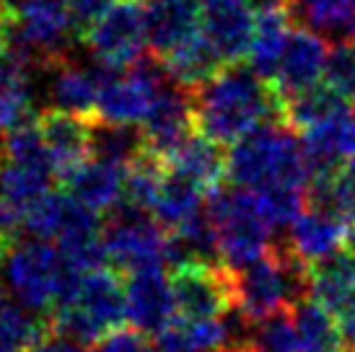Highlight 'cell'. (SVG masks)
Here are the masks:
<instances>
[{
  "mask_svg": "<svg viewBox=\"0 0 355 352\" xmlns=\"http://www.w3.org/2000/svg\"><path fill=\"white\" fill-rule=\"evenodd\" d=\"M195 127L223 146H234L267 122H283V98L249 62L218 70L213 78L192 91Z\"/></svg>",
  "mask_w": 355,
  "mask_h": 352,
  "instance_id": "6da1fadb",
  "label": "cell"
},
{
  "mask_svg": "<svg viewBox=\"0 0 355 352\" xmlns=\"http://www.w3.org/2000/svg\"><path fill=\"white\" fill-rule=\"evenodd\" d=\"M228 179L234 186L262 192L270 186H311V171L296 130L267 122L236 140L228 150Z\"/></svg>",
  "mask_w": 355,
  "mask_h": 352,
  "instance_id": "7a4b0ae2",
  "label": "cell"
},
{
  "mask_svg": "<svg viewBox=\"0 0 355 352\" xmlns=\"http://www.w3.org/2000/svg\"><path fill=\"white\" fill-rule=\"evenodd\" d=\"M311 293V267L291 246H272L262 259L244 270H231L234 308L249 324L291 311Z\"/></svg>",
  "mask_w": 355,
  "mask_h": 352,
  "instance_id": "3957f363",
  "label": "cell"
},
{
  "mask_svg": "<svg viewBox=\"0 0 355 352\" xmlns=\"http://www.w3.org/2000/svg\"><path fill=\"white\" fill-rule=\"evenodd\" d=\"M47 322L58 337L76 344H96L128 322V290L117 274L104 267L78 274Z\"/></svg>",
  "mask_w": 355,
  "mask_h": 352,
  "instance_id": "277c9868",
  "label": "cell"
},
{
  "mask_svg": "<svg viewBox=\"0 0 355 352\" xmlns=\"http://www.w3.org/2000/svg\"><path fill=\"white\" fill-rule=\"evenodd\" d=\"M207 220L218 238L220 262L228 270H244L272 249L267 223L257 192L241 186H218L207 200Z\"/></svg>",
  "mask_w": 355,
  "mask_h": 352,
  "instance_id": "5b68a950",
  "label": "cell"
},
{
  "mask_svg": "<svg viewBox=\"0 0 355 352\" xmlns=\"http://www.w3.org/2000/svg\"><path fill=\"white\" fill-rule=\"evenodd\" d=\"M6 280L24 308L31 313H52L78 280V272L70 270L62 252L52 246V241L31 238L13 246Z\"/></svg>",
  "mask_w": 355,
  "mask_h": 352,
  "instance_id": "8992f818",
  "label": "cell"
},
{
  "mask_svg": "<svg viewBox=\"0 0 355 352\" xmlns=\"http://www.w3.org/2000/svg\"><path fill=\"white\" fill-rule=\"evenodd\" d=\"M13 13L16 21L8 49L26 60L29 68L47 70L68 60L73 42L80 39L65 0H24Z\"/></svg>",
  "mask_w": 355,
  "mask_h": 352,
  "instance_id": "52a82bcc",
  "label": "cell"
},
{
  "mask_svg": "<svg viewBox=\"0 0 355 352\" xmlns=\"http://www.w3.org/2000/svg\"><path fill=\"white\" fill-rule=\"evenodd\" d=\"M109 262L119 272H146L158 270L166 262V231L153 220L150 213L119 205L101 231Z\"/></svg>",
  "mask_w": 355,
  "mask_h": 352,
  "instance_id": "ba28073f",
  "label": "cell"
},
{
  "mask_svg": "<svg viewBox=\"0 0 355 352\" xmlns=\"http://www.w3.org/2000/svg\"><path fill=\"white\" fill-rule=\"evenodd\" d=\"M80 39L101 65L117 70L132 68L143 58V49L148 47L146 3L117 0Z\"/></svg>",
  "mask_w": 355,
  "mask_h": 352,
  "instance_id": "9c48e42d",
  "label": "cell"
},
{
  "mask_svg": "<svg viewBox=\"0 0 355 352\" xmlns=\"http://www.w3.org/2000/svg\"><path fill=\"white\" fill-rule=\"evenodd\" d=\"M171 293L182 319H220L234 308L231 270L220 264L174 267Z\"/></svg>",
  "mask_w": 355,
  "mask_h": 352,
  "instance_id": "30bf717a",
  "label": "cell"
},
{
  "mask_svg": "<svg viewBox=\"0 0 355 352\" xmlns=\"http://www.w3.org/2000/svg\"><path fill=\"white\" fill-rule=\"evenodd\" d=\"M140 130H143L146 153L161 158L166 164V158L198 130L195 127L192 94L179 88L177 83H168L166 88H161V94L156 96Z\"/></svg>",
  "mask_w": 355,
  "mask_h": 352,
  "instance_id": "8fae6325",
  "label": "cell"
},
{
  "mask_svg": "<svg viewBox=\"0 0 355 352\" xmlns=\"http://www.w3.org/2000/svg\"><path fill=\"white\" fill-rule=\"evenodd\" d=\"M327 55H329V44L322 34L304 26L293 29L270 86L275 88L280 98H291L301 91L319 86L324 78Z\"/></svg>",
  "mask_w": 355,
  "mask_h": 352,
  "instance_id": "7c38bea8",
  "label": "cell"
},
{
  "mask_svg": "<svg viewBox=\"0 0 355 352\" xmlns=\"http://www.w3.org/2000/svg\"><path fill=\"white\" fill-rule=\"evenodd\" d=\"M42 73H47L50 109L68 112L83 119L96 117V104H99V94L107 76V68L101 62L94 60V65H78L68 58Z\"/></svg>",
  "mask_w": 355,
  "mask_h": 352,
  "instance_id": "4fadbf2b",
  "label": "cell"
},
{
  "mask_svg": "<svg viewBox=\"0 0 355 352\" xmlns=\"http://www.w3.org/2000/svg\"><path fill=\"white\" fill-rule=\"evenodd\" d=\"M301 146L311 182L332 179L350 158H355V101L343 114L301 132Z\"/></svg>",
  "mask_w": 355,
  "mask_h": 352,
  "instance_id": "5bb4252c",
  "label": "cell"
},
{
  "mask_svg": "<svg viewBox=\"0 0 355 352\" xmlns=\"http://www.w3.org/2000/svg\"><path fill=\"white\" fill-rule=\"evenodd\" d=\"M125 290H128V319L138 332L158 334L177 319L171 277H166L161 267L130 274Z\"/></svg>",
  "mask_w": 355,
  "mask_h": 352,
  "instance_id": "9a60e30c",
  "label": "cell"
},
{
  "mask_svg": "<svg viewBox=\"0 0 355 352\" xmlns=\"http://www.w3.org/2000/svg\"><path fill=\"white\" fill-rule=\"evenodd\" d=\"M44 146L50 150L55 176L60 182L91 158V119L58 109H44L37 117Z\"/></svg>",
  "mask_w": 355,
  "mask_h": 352,
  "instance_id": "2e32d148",
  "label": "cell"
},
{
  "mask_svg": "<svg viewBox=\"0 0 355 352\" xmlns=\"http://www.w3.org/2000/svg\"><path fill=\"white\" fill-rule=\"evenodd\" d=\"M347 234H350V223L343 215L309 205L304 215L291 225L288 246L301 262L314 267L329 256L340 254V249L347 244Z\"/></svg>",
  "mask_w": 355,
  "mask_h": 352,
  "instance_id": "e0dca14e",
  "label": "cell"
},
{
  "mask_svg": "<svg viewBox=\"0 0 355 352\" xmlns=\"http://www.w3.org/2000/svg\"><path fill=\"white\" fill-rule=\"evenodd\" d=\"M202 34L226 65L249 58L254 42L257 13L252 6H202Z\"/></svg>",
  "mask_w": 355,
  "mask_h": 352,
  "instance_id": "ac0fdd59",
  "label": "cell"
},
{
  "mask_svg": "<svg viewBox=\"0 0 355 352\" xmlns=\"http://www.w3.org/2000/svg\"><path fill=\"white\" fill-rule=\"evenodd\" d=\"M202 26V6L195 0H148L146 3V29L148 47L156 58H166Z\"/></svg>",
  "mask_w": 355,
  "mask_h": 352,
  "instance_id": "d6986e66",
  "label": "cell"
},
{
  "mask_svg": "<svg viewBox=\"0 0 355 352\" xmlns=\"http://www.w3.org/2000/svg\"><path fill=\"white\" fill-rule=\"evenodd\" d=\"M125 171L128 168L109 164L101 158L83 161L76 171H70L62 184L73 200L86 205L94 213H112L114 207L122 205L125 197Z\"/></svg>",
  "mask_w": 355,
  "mask_h": 352,
  "instance_id": "ffe728a7",
  "label": "cell"
},
{
  "mask_svg": "<svg viewBox=\"0 0 355 352\" xmlns=\"http://www.w3.org/2000/svg\"><path fill=\"white\" fill-rule=\"evenodd\" d=\"M166 168L189 179L192 184H198L205 192H216L220 182L228 176V153L223 143L195 130L166 158Z\"/></svg>",
  "mask_w": 355,
  "mask_h": 352,
  "instance_id": "44dd1931",
  "label": "cell"
},
{
  "mask_svg": "<svg viewBox=\"0 0 355 352\" xmlns=\"http://www.w3.org/2000/svg\"><path fill=\"white\" fill-rule=\"evenodd\" d=\"M34 122V94L26 60L13 49L0 52V135Z\"/></svg>",
  "mask_w": 355,
  "mask_h": 352,
  "instance_id": "7402d4cb",
  "label": "cell"
},
{
  "mask_svg": "<svg viewBox=\"0 0 355 352\" xmlns=\"http://www.w3.org/2000/svg\"><path fill=\"white\" fill-rule=\"evenodd\" d=\"M234 347L228 322L220 319H182L177 316L156 334L158 352H218Z\"/></svg>",
  "mask_w": 355,
  "mask_h": 352,
  "instance_id": "603a6c76",
  "label": "cell"
},
{
  "mask_svg": "<svg viewBox=\"0 0 355 352\" xmlns=\"http://www.w3.org/2000/svg\"><path fill=\"white\" fill-rule=\"evenodd\" d=\"M311 298L332 316L355 306V256L335 254L311 267Z\"/></svg>",
  "mask_w": 355,
  "mask_h": 352,
  "instance_id": "cb8c5ba5",
  "label": "cell"
},
{
  "mask_svg": "<svg viewBox=\"0 0 355 352\" xmlns=\"http://www.w3.org/2000/svg\"><path fill=\"white\" fill-rule=\"evenodd\" d=\"M296 21L291 16V8H277V10H262L257 13V29H254V42H252V49H249L247 62L252 65L257 76L270 83L275 78V70L280 65V58H283V49L288 44V37L291 31L296 29L293 26Z\"/></svg>",
  "mask_w": 355,
  "mask_h": 352,
  "instance_id": "d4e9b609",
  "label": "cell"
},
{
  "mask_svg": "<svg viewBox=\"0 0 355 352\" xmlns=\"http://www.w3.org/2000/svg\"><path fill=\"white\" fill-rule=\"evenodd\" d=\"M202 197H205V189H200L189 179L166 168L164 184L158 189V197L156 202H153L150 215L166 234H171V231H177L182 225L198 220L200 215H205L202 213Z\"/></svg>",
  "mask_w": 355,
  "mask_h": 352,
  "instance_id": "484cf974",
  "label": "cell"
},
{
  "mask_svg": "<svg viewBox=\"0 0 355 352\" xmlns=\"http://www.w3.org/2000/svg\"><path fill=\"white\" fill-rule=\"evenodd\" d=\"M164 60V65H166V73L168 78L174 80L179 88H184V91H198L202 83L216 76L218 70L226 68V62L220 60L213 44L205 39V34L200 29V34H195L189 42H184L182 47H177L171 55H166Z\"/></svg>",
  "mask_w": 355,
  "mask_h": 352,
  "instance_id": "4316f807",
  "label": "cell"
},
{
  "mask_svg": "<svg viewBox=\"0 0 355 352\" xmlns=\"http://www.w3.org/2000/svg\"><path fill=\"white\" fill-rule=\"evenodd\" d=\"M293 21L322 37L353 39L355 0H288Z\"/></svg>",
  "mask_w": 355,
  "mask_h": 352,
  "instance_id": "83f0119b",
  "label": "cell"
},
{
  "mask_svg": "<svg viewBox=\"0 0 355 352\" xmlns=\"http://www.w3.org/2000/svg\"><path fill=\"white\" fill-rule=\"evenodd\" d=\"M350 104H353V98L340 96L329 86L319 83V86L301 91L296 96L283 98V125H288L296 132H306V130L316 127L327 119L343 114Z\"/></svg>",
  "mask_w": 355,
  "mask_h": 352,
  "instance_id": "f1b7e54d",
  "label": "cell"
},
{
  "mask_svg": "<svg viewBox=\"0 0 355 352\" xmlns=\"http://www.w3.org/2000/svg\"><path fill=\"white\" fill-rule=\"evenodd\" d=\"M52 179H55V174L47 168L26 166V164H16V161L3 158V164H0V200H6L10 207H16L24 215L34 202H40L47 192H52Z\"/></svg>",
  "mask_w": 355,
  "mask_h": 352,
  "instance_id": "f546056e",
  "label": "cell"
},
{
  "mask_svg": "<svg viewBox=\"0 0 355 352\" xmlns=\"http://www.w3.org/2000/svg\"><path fill=\"white\" fill-rule=\"evenodd\" d=\"M291 313L298 329L301 352H343L345 340L340 334V324L324 306H319L314 298H306L293 306Z\"/></svg>",
  "mask_w": 355,
  "mask_h": 352,
  "instance_id": "4dcf8cb0",
  "label": "cell"
},
{
  "mask_svg": "<svg viewBox=\"0 0 355 352\" xmlns=\"http://www.w3.org/2000/svg\"><path fill=\"white\" fill-rule=\"evenodd\" d=\"M143 150H146V143H143L140 125H107V122L94 119V125H91V158H101V161L128 168Z\"/></svg>",
  "mask_w": 355,
  "mask_h": 352,
  "instance_id": "1f68e13d",
  "label": "cell"
},
{
  "mask_svg": "<svg viewBox=\"0 0 355 352\" xmlns=\"http://www.w3.org/2000/svg\"><path fill=\"white\" fill-rule=\"evenodd\" d=\"M309 205L332 210L347 223H355V158H350L332 179H319L309 186Z\"/></svg>",
  "mask_w": 355,
  "mask_h": 352,
  "instance_id": "d6a6232c",
  "label": "cell"
},
{
  "mask_svg": "<svg viewBox=\"0 0 355 352\" xmlns=\"http://www.w3.org/2000/svg\"><path fill=\"white\" fill-rule=\"evenodd\" d=\"M247 352H301V340L293 322V313L283 311L249 326L244 344Z\"/></svg>",
  "mask_w": 355,
  "mask_h": 352,
  "instance_id": "836d02e7",
  "label": "cell"
},
{
  "mask_svg": "<svg viewBox=\"0 0 355 352\" xmlns=\"http://www.w3.org/2000/svg\"><path fill=\"white\" fill-rule=\"evenodd\" d=\"M324 86L337 91L340 96L355 98V42L353 39H337L329 44L324 65Z\"/></svg>",
  "mask_w": 355,
  "mask_h": 352,
  "instance_id": "e575fe53",
  "label": "cell"
},
{
  "mask_svg": "<svg viewBox=\"0 0 355 352\" xmlns=\"http://www.w3.org/2000/svg\"><path fill=\"white\" fill-rule=\"evenodd\" d=\"M114 3H117V0H65V6H68L70 16H73L76 26H78L80 37H83Z\"/></svg>",
  "mask_w": 355,
  "mask_h": 352,
  "instance_id": "d590c367",
  "label": "cell"
},
{
  "mask_svg": "<svg viewBox=\"0 0 355 352\" xmlns=\"http://www.w3.org/2000/svg\"><path fill=\"white\" fill-rule=\"evenodd\" d=\"M91 352H148L143 332L138 329H117V332L107 334L104 340L94 344Z\"/></svg>",
  "mask_w": 355,
  "mask_h": 352,
  "instance_id": "8d00e7d4",
  "label": "cell"
},
{
  "mask_svg": "<svg viewBox=\"0 0 355 352\" xmlns=\"http://www.w3.org/2000/svg\"><path fill=\"white\" fill-rule=\"evenodd\" d=\"M19 223H24V215H21L16 207H10L6 200H0V234L16 238V234H19Z\"/></svg>",
  "mask_w": 355,
  "mask_h": 352,
  "instance_id": "74e56055",
  "label": "cell"
},
{
  "mask_svg": "<svg viewBox=\"0 0 355 352\" xmlns=\"http://www.w3.org/2000/svg\"><path fill=\"white\" fill-rule=\"evenodd\" d=\"M29 352H83L80 344L70 342L65 337H58V334H47L40 344H34Z\"/></svg>",
  "mask_w": 355,
  "mask_h": 352,
  "instance_id": "f35d334b",
  "label": "cell"
},
{
  "mask_svg": "<svg viewBox=\"0 0 355 352\" xmlns=\"http://www.w3.org/2000/svg\"><path fill=\"white\" fill-rule=\"evenodd\" d=\"M13 21H16V13H13V8L3 0V3H0V52H3V49H8V44H10Z\"/></svg>",
  "mask_w": 355,
  "mask_h": 352,
  "instance_id": "ab89813d",
  "label": "cell"
},
{
  "mask_svg": "<svg viewBox=\"0 0 355 352\" xmlns=\"http://www.w3.org/2000/svg\"><path fill=\"white\" fill-rule=\"evenodd\" d=\"M337 324H340V334H343L345 344H353L355 347V306L347 308L345 313H340V316H337Z\"/></svg>",
  "mask_w": 355,
  "mask_h": 352,
  "instance_id": "60d3db41",
  "label": "cell"
},
{
  "mask_svg": "<svg viewBox=\"0 0 355 352\" xmlns=\"http://www.w3.org/2000/svg\"><path fill=\"white\" fill-rule=\"evenodd\" d=\"M13 241H16V238L0 234V272H6V267H8L10 252H13Z\"/></svg>",
  "mask_w": 355,
  "mask_h": 352,
  "instance_id": "b9f144b4",
  "label": "cell"
},
{
  "mask_svg": "<svg viewBox=\"0 0 355 352\" xmlns=\"http://www.w3.org/2000/svg\"><path fill=\"white\" fill-rule=\"evenodd\" d=\"M249 0H202V6H247Z\"/></svg>",
  "mask_w": 355,
  "mask_h": 352,
  "instance_id": "7bdbcfd3",
  "label": "cell"
},
{
  "mask_svg": "<svg viewBox=\"0 0 355 352\" xmlns=\"http://www.w3.org/2000/svg\"><path fill=\"white\" fill-rule=\"evenodd\" d=\"M347 254H353L355 256V223L350 225V234H347Z\"/></svg>",
  "mask_w": 355,
  "mask_h": 352,
  "instance_id": "ee69618b",
  "label": "cell"
},
{
  "mask_svg": "<svg viewBox=\"0 0 355 352\" xmlns=\"http://www.w3.org/2000/svg\"><path fill=\"white\" fill-rule=\"evenodd\" d=\"M218 352H247L244 347H226V350H218Z\"/></svg>",
  "mask_w": 355,
  "mask_h": 352,
  "instance_id": "f6af8a7d",
  "label": "cell"
},
{
  "mask_svg": "<svg viewBox=\"0 0 355 352\" xmlns=\"http://www.w3.org/2000/svg\"><path fill=\"white\" fill-rule=\"evenodd\" d=\"M353 42H355V31H353Z\"/></svg>",
  "mask_w": 355,
  "mask_h": 352,
  "instance_id": "bcb514c9",
  "label": "cell"
},
{
  "mask_svg": "<svg viewBox=\"0 0 355 352\" xmlns=\"http://www.w3.org/2000/svg\"><path fill=\"white\" fill-rule=\"evenodd\" d=\"M0 3H3V0H0Z\"/></svg>",
  "mask_w": 355,
  "mask_h": 352,
  "instance_id": "7dc6e473",
  "label": "cell"
},
{
  "mask_svg": "<svg viewBox=\"0 0 355 352\" xmlns=\"http://www.w3.org/2000/svg\"><path fill=\"white\" fill-rule=\"evenodd\" d=\"M156 352H158V350H156Z\"/></svg>",
  "mask_w": 355,
  "mask_h": 352,
  "instance_id": "c3c4849f",
  "label": "cell"
}]
</instances>
